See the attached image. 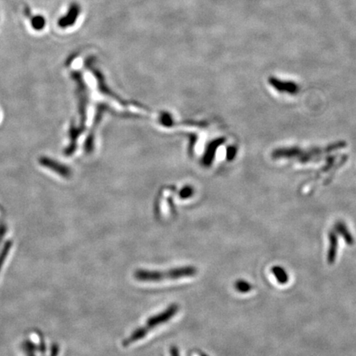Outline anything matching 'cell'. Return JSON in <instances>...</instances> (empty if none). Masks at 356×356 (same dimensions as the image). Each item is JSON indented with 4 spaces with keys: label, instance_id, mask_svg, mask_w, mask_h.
<instances>
[{
    "label": "cell",
    "instance_id": "obj_1",
    "mask_svg": "<svg viewBox=\"0 0 356 356\" xmlns=\"http://www.w3.org/2000/svg\"><path fill=\"white\" fill-rule=\"evenodd\" d=\"M197 270L193 267H182L169 270L168 271H154L148 270H138L135 273V278L138 282L145 283L179 280L196 275Z\"/></svg>",
    "mask_w": 356,
    "mask_h": 356
},
{
    "label": "cell",
    "instance_id": "obj_2",
    "mask_svg": "<svg viewBox=\"0 0 356 356\" xmlns=\"http://www.w3.org/2000/svg\"><path fill=\"white\" fill-rule=\"evenodd\" d=\"M178 311H179V307L177 306V304H173V305L168 307L166 310L163 311L160 313H158L155 316H151L150 318L147 320L143 327L136 329L127 339L124 341L123 343H122L123 346L125 347H127V346L144 339V338H146V335L152 331V329L164 325L166 323L170 321L173 316L177 314Z\"/></svg>",
    "mask_w": 356,
    "mask_h": 356
},
{
    "label": "cell",
    "instance_id": "obj_3",
    "mask_svg": "<svg viewBox=\"0 0 356 356\" xmlns=\"http://www.w3.org/2000/svg\"><path fill=\"white\" fill-rule=\"evenodd\" d=\"M81 13V7L77 3H72L69 5V9L67 11L66 14L58 20L59 27L65 29L68 27H72L74 25L77 21L78 17Z\"/></svg>",
    "mask_w": 356,
    "mask_h": 356
},
{
    "label": "cell",
    "instance_id": "obj_4",
    "mask_svg": "<svg viewBox=\"0 0 356 356\" xmlns=\"http://www.w3.org/2000/svg\"><path fill=\"white\" fill-rule=\"evenodd\" d=\"M272 274L275 275L277 282L282 284V285H285V284L289 282V275H288V273L286 272V270L283 267H279V266L273 267Z\"/></svg>",
    "mask_w": 356,
    "mask_h": 356
},
{
    "label": "cell",
    "instance_id": "obj_5",
    "mask_svg": "<svg viewBox=\"0 0 356 356\" xmlns=\"http://www.w3.org/2000/svg\"><path fill=\"white\" fill-rule=\"evenodd\" d=\"M330 249L328 252V261L333 263L335 260V255L338 253V238L335 237L334 233H331L329 235Z\"/></svg>",
    "mask_w": 356,
    "mask_h": 356
},
{
    "label": "cell",
    "instance_id": "obj_6",
    "mask_svg": "<svg viewBox=\"0 0 356 356\" xmlns=\"http://www.w3.org/2000/svg\"><path fill=\"white\" fill-rule=\"evenodd\" d=\"M46 20L42 15H35L31 19V26L35 31H42L46 27Z\"/></svg>",
    "mask_w": 356,
    "mask_h": 356
},
{
    "label": "cell",
    "instance_id": "obj_7",
    "mask_svg": "<svg viewBox=\"0 0 356 356\" xmlns=\"http://www.w3.org/2000/svg\"><path fill=\"white\" fill-rule=\"evenodd\" d=\"M234 287H235L236 290L239 292V293H242V294H246L248 292H250L252 289V286L249 282H247V280H244V279H238L235 282V285H234Z\"/></svg>",
    "mask_w": 356,
    "mask_h": 356
}]
</instances>
